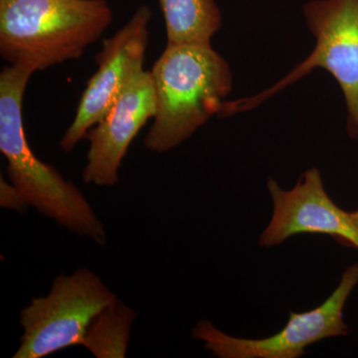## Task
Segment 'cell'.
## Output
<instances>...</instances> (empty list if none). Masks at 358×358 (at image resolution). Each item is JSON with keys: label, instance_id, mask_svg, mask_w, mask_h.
<instances>
[{"label": "cell", "instance_id": "6da1fadb", "mask_svg": "<svg viewBox=\"0 0 358 358\" xmlns=\"http://www.w3.org/2000/svg\"><path fill=\"white\" fill-rule=\"evenodd\" d=\"M157 112L145 147H178L214 115L232 90L230 66L209 44L167 45L152 71Z\"/></svg>", "mask_w": 358, "mask_h": 358}, {"label": "cell", "instance_id": "7a4b0ae2", "mask_svg": "<svg viewBox=\"0 0 358 358\" xmlns=\"http://www.w3.org/2000/svg\"><path fill=\"white\" fill-rule=\"evenodd\" d=\"M112 20L106 0H0V55L34 73L78 60Z\"/></svg>", "mask_w": 358, "mask_h": 358}, {"label": "cell", "instance_id": "3957f363", "mask_svg": "<svg viewBox=\"0 0 358 358\" xmlns=\"http://www.w3.org/2000/svg\"><path fill=\"white\" fill-rule=\"evenodd\" d=\"M33 71L8 65L0 73V150L7 173L26 204L72 232L106 241L103 225L81 192L33 152L23 124V98Z\"/></svg>", "mask_w": 358, "mask_h": 358}, {"label": "cell", "instance_id": "277c9868", "mask_svg": "<svg viewBox=\"0 0 358 358\" xmlns=\"http://www.w3.org/2000/svg\"><path fill=\"white\" fill-rule=\"evenodd\" d=\"M303 16L315 38L312 53L271 88L251 98L226 102L221 114L254 109L315 68H322L343 90L348 133L358 143V0H312L303 6Z\"/></svg>", "mask_w": 358, "mask_h": 358}, {"label": "cell", "instance_id": "5b68a950", "mask_svg": "<svg viewBox=\"0 0 358 358\" xmlns=\"http://www.w3.org/2000/svg\"><path fill=\"white\" fill-rule=\"evenodd\" d=\"M117 303V296L89 268L61 275L48 296L33 299L20 313L23 334L14 358H41L84 345L100 313Z\"/></svg>", "mask_w": 358, "mask_h": 358}, {"label": "cell", "instance_id": "8992f818", "mask_svg": "<svg viewBox=\"0 0 358 358\" xmlns=\"http://www.w3.org/2000/svg\"><path fill=\"white\" fill-rule=\"evenodd\" d=\"M358 284V264L346 268L338 288L319 307L305 313H289L286 327L268 338H234L219 331L208 320L193 329V338L204 341L205 348L220 358H298L306 348L322 339L345 336L348 327L343 308Z\"/></svg>", "mask_w": 358, "mask_h": 358}, {"label": "cell", "instance_id": "52a82bcc", "mask_svg": "<svg viewBox=\"0 0 358 358\" xmlns=\"http://www.w3.org/2000/svg\"><path fill=\"white\" fill-rule=\"evenodd\" d=\"M152 11L147 6L136 9L127 24L109 39L103 40L96 55L98 70L87 83L76 115L60 147L66 152L74 150L90 129L102 121L124 89L143 70L150 39Z\"/></svg>", "mask_w": 358, "mask_h": 358}, {"label": "cell", "instance_id": "ba28073f", "mask_svg": "<svg viewBox=\"0 0 358 358\" xmlns=\"http://www.w3.org/2000/svg\"><path fill=\"white\" fill-rule=\"evenodd\" d=\"M268 189L274 211L259 239L261 246H275L289 237L308 233L329 235L358 249V228L350 212L339 208L329 199L319 169H308L291 190L282 189L270 178Z\"/></svg>", "mask_w": 358, "mask_h": 358}, {"label": "cell", "instance_id": "9c48e42d", "mask_svg": "<svg viewBox=\"0 0 358 358\" xmlns=\"http://www.w3.org/2000/svg\"><path fill=\"white\" fill-rule=\"evenodd\" d=\"M157 100L152 73L143 71L122 92L102 121L86 138L90 141L83 180L96 186H114L129 145L148 120L155 117Z\"/></svg>", "mask_w": 358, "mask_h": 358}, {"label": "cell", "instance_id": "30bf717a", "mask_svg": "<svg viewBox=\"0 0 358 358\" xmlns=\"http://www.w3.org/2000/svg\"><path fill=\"white\" fill-rule=\"evenodd\" d=\"M167 45L209 44L222 25L215 0H159Z\"/></svg>", "mask_w": 358, "mask_h": 358}, {"label": "cell", "instance_id": "8fae6325", "mask_svg": "<svg viewBox=\"0 0 358 358\" xmlns=\"http://www.w3.org/2000/svg\"><path fill=\"white\" fill-rule=\"evenodd\" d=\"M136 317L133 310L115 303L96 317L85 339L84 346L96 357H124L129 329Z\"/></svg>", "mask_w": 358, "mask_h": 358}, {"label": "cell", "instance_id": "7c38bea8", "mask_svg": "<svg viewBox=\"0 0 358 358\" xmlns=\"http://www.w3.org/2000/svg\"><path fill=\"white\" fill-rule=\"evenodd\" d=\"M1 185V206L8 207L14 210L22 211L27 206L24 199L13 185H8L3 178L0 180Z\"/></svg>", "mask_w": 358, "mask_h": 358}, {"label": "cell", "instance_id": "4fadbf2b", "mask_svg": "<svg viewBox=\"0 0 358 358\" xmlns=\"http://www.w3.org/2000/svg\"><path fill=\"white\" fill-rule=\"evenodd\" d=\"M350 216H352L353 222H355V225L358 228V210L350 212Z\"/></svg>", "mask_w": 358, "mask_h": 358}]
</instances>
